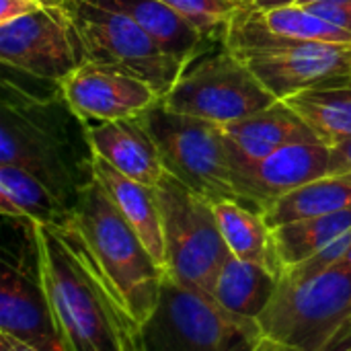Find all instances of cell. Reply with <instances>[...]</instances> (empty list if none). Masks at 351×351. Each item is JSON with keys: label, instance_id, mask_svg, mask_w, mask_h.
I'll return each instance as SVG.
<instances>
[{"label": "cell", "instance_id": "cell-29", "mask_svg": "<svg viewBox=\"0 0 351 351\" xmlns=\"http://www.w3.org/2000/svg\"><path fill=\"white\" fill-rule=\"evenodd\" d=\"M47 6V0H0V25L33 14Z\"/></svg>", "mask_w": 351, "mask_h": 351}, {"label": "cell", "instance_id": "cell-7", "mask_svg": "<svg viewBox=\"0 0 351 351\" xmlns=\"http://www.w3.org/2000/svg\"><path fill=\"white\" fill-rule=\"evenodd\" d=\"M154 189L165 237V274L212 294L218 274L230 257L214 202L169 173Z\"/></svg>", "mask_w": 351, "mask_h": 351}, {"label": "cell", "instance_id": "cell-1", "mask_svg": "<svg viewBox=\"0 0 351 351\" xmlns=\"http://www.w3.org/2000/svg\"><path fill=\"white\" fill-rule=\"evenodd\" d=\"M86 121L68 105L62 82L2 64L0 165L39 179L72 210L78 189L95 179Z\"/></svg>", "mask_w": 351, "mask_h": 351}, {"label": "cell", "instance_id": "cell-32", "mask_svg": "<svg viewBox=\"0 0 351 351\" xmlns=\"http://www.w3.org/2000/svg\"><path fill=\"white\" fill-rule=\"evenodd\" d=\"M125 351H146L142 341V327H134L125 337Z\"/></svg>", "mask_w": 351, "mask_h": 351}, {"label": "cell", "instance_id": "cell-17", "mask_svg": "<svg viewBox=\"0 0 351 351\" xmlns=\"http://www.w3.org/2000/svg\"><path fill=\"white\" fill-rule=\"evenodd\" d=\"M103 8L121 10L132 21H136L152 41L173 60H177L183 68L202 56L204 51L220 45L208 39L197 27H193L187 19L175 12L160 0H88Z\"/></svg>", "mask_w": 351, "mask_h": 351}, {"label": "cell", "instance_id": "cell-4", "mask_svg": "<svg viewBox=\"0 0 351 351\" xmlns=\"http://www.w3.org/2000/svg\"><path fill=\"white\" fill-rule=\"evenodd\" d=\"M259 321L224 308L212 294L165 274L160 296L142 325L146 351H255Z\"/></svg>", "mask_w": 351, "mask_h": 351}, {"label": "cell", "instance_id": "cell-12", "mask_svg": "<svg viewBox=\"0 0 351 351\" xmlns=\"http://www.w3.org/2000/svg\"><path fill=\"white\" fill-rule=\"evenodd\" d=\"M241 60L278 101L317 86L341 84L351 78V45L298 43L284 51Z\"/></svg>", "mask_w": 351, "mask_h": 351}, {"label": "cell", "instance_id": "cell-23", "mask_svg": "<svg viewBox=\"0 0 351 351\" xmlns=\"http://www.w3.org/2000/svg\"><path fill=\"white\" fill-rule=\"evenodd\" d=\"M350 208L351 173H341V175H327L280 197L278 202H274L263 210V218L271 228H278L294 220L350 210Z\"/></svg>", "mask_w": 351, "mask_h": 351}, {"label": "cell", "instance_id": "cell-34", "mask_svg": "<svg viewBox=\"0 0 351 351\" xmlns=\"http://www.w3.org/2000/svg\"><path fill=\"white\" fill-rule=\"evenodd\" d=\"M341 263H343V265H348V267H351V247H350V251H348V255L341 259Z\"/></svg>", "mask_w": 351, "mask_h": 351}, {"label": "cell", "instance_id": "cell-10", "mask_svg": "<svg viewBox=\"0 0 351 351\" xmlns=\"http://www.w3.org/2000/svg\"><path fill=\"white\" fill-rule=\"evenodd\" d=\"M0 64L62 82L80 64L68 21L56 2L0 25Z\"/></svg>", "mask_w": 351, "mask_h": 351}, {"label": "cell", "instance_id": "cell-5", "mask_svg": "<svg viewBox=\"0 0 351 351\" xmlns=\"http://www.w3.org/2000/svg\"><path fill=\"white\" fill-rule=\"evenodd\" d=\"M265 337L300 351H337L351 337V267H337L302 284H278L259 317Z\"/></svg>", "mask_w": 351, "mask_h": 351}, {"label": "cell", "instance_id": "cell-30", "mask_svg": "<svg viewBox=\"0 0 351 351\" xmlns=\"http://www.w3.org/2000/svg\"><path fill=\"white\" fill-rule=\"evenodd\" d=\"M351 173V138L331 146V169L329 175Z\"/></svg>", "mask_w": 351, "mask_h": 351}, {"label": "cell", "instance_id": "cell-15", "mask_svg": "<svg viewBox=\"0 0 351 351\" xmlns=\"http://www.w3.org/2000/svg\"><path fill=\"white\" fill-rule=\"evenodd\" d=\"M220 130L230 165L263 160L288 144L319 142L286 101H276L259 113L220 125Z\"/></svg>", "mask_w": 351, "mask_h": 351}, {"label": "cell", "instance_id": "cell-6", "mask_svg": "<svg viewBox=\"0 0 351 351\" xmlns=\"http://www.w3.org/2000/svg\"><path fill=\"white\" fill-rule=\"evenodd\" d=\"M64 12L80 62L111 66L152 86L160 99L175 86L183 66L121 10L88 0H49Z\"/></svg>", "mask_w": 351, "mask_h": 351}, {"label": "cell", "instance_id": "cell-26", "mask_svg": "<svg viewBox=\"0 0 351 351\" xmlns=\"http://www.w3.org/2000/svg\"><path fill=\"white\" fill-rule=\"evenodd\" d=\"M197 27L208 39L224 43L230 21L245 8L239 0H160Z\"/></svg>", "mask_w": 351, "mask_h": 351}, {"label": "cell", "instance_id": "cell-9", "mask_svg": "<svg viewBox=\"0 0 351 351\" xmlns=\"http://www.w3.org/2000/svg\"><path fill=\"white\" fill-rule=\"evenodd\" d=\"M160 101L171 111L226 125L271 107L278 99L239 56L220 43L191 60Z\"/></svg>", "mask_w": 351, "mask_h": 351}, {"label": "cell", "instance_id": "cell-33", "mask_svg": "<svg viewBox=\"0 0 351 351\" xmlns=\"http://www.w3.org/2000/svg\"><path fill=\"white\" fill-rule=\"evenodd\" d=\"M0 351H35L33 348H29V346H25V343H21V341H16L14 337H10V335H4V333H0Z\"/></svg>", "mask_w": 351, "mask_h": 351}, {"label": "cell", "instance_id": "cell-3", "mask_svg": "<svg viewBox=\"0 0 351 351\" xmlns=\"http://www.w3.org/2000/svg\"><path fill=\"white\" fill-rule=\"evenodd\" d=\"M64 226L78 234L117 302L142 327L156 308L165 269L97 179L78 189Z\"/></svg>", "mask_w": 351, "mask_h": 351}, {"label": "cell", "instance_id": "cell-31", "mask_svg": "<svg viewBox=\"0 0 351 351\" xmlns=\"http://www.w3.org/2000/svg\"><path fill=\"white\" fill-rule=\"evenodd\" d=\"M255 351H300L298 348H292V346H288V343H282V341H276V339H271V337H265L263 335V339L259 341V346L255 348Z\"/></svg>", "mask_w": 351, "mask_h": 351}, {"label": "cell", "instance_id": "cell-24", "mask_svg": "<svg viewBox=\"0 0 351 351\" xmlns=\"http://www.w3.org/2000/svg\"><path fill=\"white\" fill-rule=\"evenodd\" d=\"M351 230V208L294 220L274 228L282 267L296 265Z\"/></svg>", "mask_w": 351, "mask_h": 351}, {"label": "cell", "instance_id": "cell-21", "mask_svg": "<svg viewBox=\"0 0 351 351\" xmlns=\"http://www.w3.org/2000/svg\"><path fill=\"white\" fill-rule=\"evenodd\" d=\"M0 214L39 226H64L70 208L27 171L0 165Z\"/></svg>", "mask_w": 351, "mask_h": 351}, {"label": "cell", "instance_id": "cell-2", "mask_svg": "<svg viewBox=\"0 0 351 351\" xmlns=\"http://www.w3.org/2000/svg\"><path fill=\"white\" fill-rule=\"evenodd\" d=\"M35 265L66 351H125L140 327L117 302L78 234L66 226H33Z\"/></svg>", "mask_w": 351, "mask_h": 351}, {"label": "cell", "instance_id": "cell-18", "mask_svg": "<svg viewBox=\"0 0 351 351\" xmlns=\"http://www.w3.org/2000/svg\"><path fill=\"white\" fill-rule=\"evenodd\" d=\"M93 175L109 193V197L123 214V218L138 232V237L142 239L154 261L165 269L167 265L165 237H162V220H160L156 189L125 177L123 173H119L99 156H95L93 160Z\"/></svg>", "mask_w": 351, "mask_h": 351}, {"label": "cell", "instance_id": "cell-27", "mask_svg": "<svg viewBox=\"0 0 351 351\" xmlns=\"http://www.w3.org/2000/svg\"><path fill=\"white\" fill-rule=\"evenodd\" d=\"M351 247V230L341 234L339 239H335L331 245H327L325 249H321L319 253H315L313 257L296 263V265H290V267H284L282 269V276L280 280L282 282H288V284H302V282H308L333 267H337L341 263V259L348 255Z\"/></svg>", "mask_w": 351, "mask_h": 351}, {"label": "cell", "instance_id": "cell-35", "mask_svg": "<svg viewBox=\"0 0 351 351\" xmlns=\"http://www.w3.org/2000/svg\"><path fill=\"white\" fill-rule=\"evenodd\" d=\"M337 351H351V343H348L346 348H341V350H337Z\"/></svg>", "mask_w": 351, "mask_h": 351}, {"label": "cell", "instance_id": "cell-13", "mask_svg": "<svg viewBox=\"0 0 351 351\" xmlns=\"http://www.w3.org/2000/svg\"><path fill=\"white\" fill-rule=\"evenodd\" d=\"M62 90L68 105L84 121L136 117L160 101V95L140 78L97 62H80L62 80Z\"/></svg>", "mask_w": 351, "mask_h": 351}, {"label": "cell", "instance_id": "cell-16", "mask_svg": "<svg viewBox=\"0 0 351 351\" xmlns=\"http://www.w3.org/2000/svg\"><path fill=\"white\" fill-rule=\"evenodd\" d=\"M86 132L95 156L107 160L125 177L156 187L167 175L158 148L138 117L86 121Z\"/></svg>", "mask_w": 351, "mask_h": 351}, {"label": "cell", "instance_id": "cell-11", "mask_svg": "<svg viewBox=\"0 0 351 351\" xmlns=\"http://www.w3.org/2000/svg\"><path fill=\"white\" fill-rule=\"evenodd\" d=\"M230 169L243 204L263 214L280 197L327 177L331 148L323 142L288 144L263 160L230 165Z\"/></svg>", "mask_w": 351, "mask_h": 351}, {"label": "cell", "instance_id": "cell-25", "mask_svg": "<svg viewBox=\"0 0 351 351\" xmlns=\"http://www.w3.org/2000/svg\"><path fill=\"white\" fill-rule=\"evenodd\" d=\"M265 25L284 37L306 41V43H331V45H351V33L315 14L306 6L292 4L271 10H261Z\"/></svg>", "mask_w": 351, "mask_h": 351}, {"label": "cell", "instance_id": "cell-14", "mask_svg": "<svg viewBox=\"0 0 351 351\" xmlns=\"http://www.w3.org/2000/svg\"><path fill=\"white\" fill-rule=\"evenodd\" d=\"M0 333L35 351H66L37 265L31 269L23 261L2 263Z\"/></svg>", "mask_w": 351, "mask_h": 351}, {"label": "cell", "instance_id": "cell-19", "mask_svg": "<svg viewBox=\"0 0 351 351\" xmlns=\"http://www.w3.org/2000/svg\"><path fill=\"white\" fill-rule=\"evenodd\" d=\"M214 212L230 255L282 276L284 267L276 249L274 228L261 212L232 199L214 202Z\"/></svg>", "mask_w": 351, "mask_h": 351}, {"label": "cell", "instance_id": "cell-28", "mask_svg": "<svg viewBox=\"0 0 351 351\" xmlns=\"http://www.w3.org/2000/svg\"><path fill=\"white\" fill-rule=\"evenodd\" d=\"M306 8L351 33V0H323L317 4H308Z\"/></svg>", "mask_w": 351, "mask_h": 351}, {"label": "cell", "instance_id": "cell-8", "mask_svg": "<svg viewBox=\"0 0 351 351\" xmlns=\"http://www.w3.org/2000/svg\"><path fill=\"white\" fill-rule=\"evenodd\" d=\"M154 140L169 175L212 202L243 204L220 125L171 111L162 101L136 115Z\"/></svg>", "mask_w": 351, "mask_h": 351}, {"label": "cell", "instance_id": "cell-20", "mask_svg": "<svg viewBox=\"0 0 351 351\" xmlns=\"http://www.w3.org/2000/svg\"><path fill=\"white\" fill-rule=\"evenodd\" d=\"M278 284V274L230 255L218 274L212 296L230 313L259 321L269 306Z\"/></svg>", "mask_w": 351, "mask_h": 351}, {"label": "cell", "instance_id": "cell-22", "mask_svg": "<svg viewBox=\"0 0 351 351\" xmlns=\"http://www.w3.org/2000/svg\"><path fill=\"white\" fill-rule=\"evenodd\" d=\"M286 103L325 146L331 148L351 138V78L341 84L302 90Z\"/></svg>", "mask_w": 351, "mask_h": 351}]
</instances>
